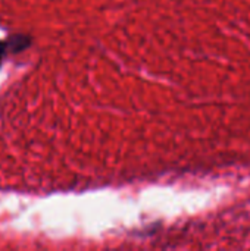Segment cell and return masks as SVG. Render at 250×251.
I'll return each instance as SVG.
<instances>
[{"instance_id":"cell-1","label":"cell","mask_w":250,"mask_h":251,"mask_svg":"<svg viewBox=\"0 0 250 251\" xmlns=\"http://www.w3.org/2000/svg\"><path fill=\"white\" fill-rule=\"evenodd\" d=\"M7 49H9V43L7 41L6 43H0V60L4 56V53L7 51Z\"/></svg>"}]
</instances>
